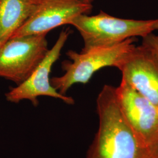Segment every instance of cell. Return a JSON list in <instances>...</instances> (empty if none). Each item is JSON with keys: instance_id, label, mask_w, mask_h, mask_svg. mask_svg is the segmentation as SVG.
<instances>
[{"instance_id": "obj_6", "label": "cell", "mask_w": 158, "mask_h": 158, "mask_svg": "<svg viewBox=\"0 0 158 158\" xmlns=\"http://www.w3.org/2000/svg\"><path fill=\"white\" fill-rule=\"evenodd\" d=\"M116 93L128 124L149 151L158 139V108L123 80L116 87Z\"/></svg>"}, {"instance_id": "obj_9", "label": "cell", "mask_w": 158, "mask_h": 158, "mask_svg": "<svg viewBox=\"0 0 158 158\" xmlns=\"http://www.w3.org/2000/svg\"><path fill=\"white\" fill-rule=\"evenodd\" d=\"M42 0H0V41L3 45L27 21Z\"/></svg>"}, {"instance_id": "obj_12", "label": "cell", "mask_w": 158, "mask_h": 158, "mask_svg": "<svg viewBox=\"0 0 158 158\" xmlns=\"http://www.w3.org/2000/svg\"><path fill=\"white\" fill-rule=\"evenodd\" d=\"M154 29H155V31L158 30V19H156L155 23V25H154Z\"/></svg>"}, {"instance_id": "obj_7", "label": "cell", "mask_w": 158, "mask_h": 158, "mask_svg": "<svg viewBox=\"0 0 158 158\" xmlns=\"http://www.w3.org/2000/svg\"><path fill=\"white\" fill-rule=\"evenodd\" d=\"M92 8V3L85 0H42L11 38L48 34L58 27L70 25L75 17L90 14Z\"/></svg>"}, {"instance_id": "obj_5", "label": "cell", "mask_w": 158, "mask_h": 158, "mask_svg": "<svg viewBox=\"0 0 158 158\" xmlns=\"http://www.w3.org/2000/svg\"><path fill=\"white\" fill-rule=\"evenodd\" d=\"M71 32L69 28L63 30L55 45L49 50L45 57L28 79L6 93V100L8 102L18 103L28 100L34 106L37 107L39 104L38 98L47 96L60 99L69 105H73V98L60 94L51 85L50 81L52 66L59 59L62 49Z\"/></svg>"}, {"instance_id": "obj_3", "label": "cell", "mask_w": 158, "mask_h": 158, "mask_svg": "<svg viewBox=\"0 0 158 158\" xmlns=\"http://www.w3.org/2000/svg\"><path fill=\"white\" fill-rule=\"evenodd\" d=\"M156 19L135 20L111 16L101 11L96 15L81 14L75 17L70 25L81 35L84 48L81 52L119 44L126 40L143 38L155 31Z\"/></svg>"}, {"instance_id": "obj_13", "label": "cell", "mask_w": 158, "mask_h": 158, "mask_svg": "<svg viewBox=\"0 0 158 158\" xmlns=\"http://www.w3.org/2000/svg\"><path fill=\"white\" fill-rule=\"evenodd\" d=\"M85 1H88V2H91V3H92V1H93V0H85Z\"/></svg>"}, {"instance_id": "obj_8", "label": "cell", "mask_w": 158, "mask_h": 158, "mask_svg": "<svg viewBox=\"0 0 158 158\" xmlns=\"http://www.w3.org/2000/svg\"><path fill=\"white\" fill-rule=\"evenodd\" d=\"M118 69L122 80L158 108V62L149 51L135 46Z\"/></svg>"}, {"instance_id": "obj_10", "label": "cell", "mask_w": 158, "mask_h": 158, "mask_svg": "<svg viewBox=\"0 0 158 158\" xmlns=\"http://www.w3.org/2000/svg\"><path fill=\"white\" fill-rule=\"evenodd\" d=\"M141 45L152 53L158 62V35L148 34L142 38Z\"/></svg>"}, {"instance_id": "obj_11", "label": "cell", "mask_w": 158, "mask_h": 158, "mask_svg": "<svg viewBox=\"0 0 158 158\" xmlns=\"http://www.w3.org/2000/svg\"><path fill=\"white\" fill-rule=\"evenodd\" d=\"M151 158H158V139L149 151Z\"/></svg>"}, {"instance_id": "obj_2", "label": "cell", "mask_w": 158, "mask_h": 158, "mask_svg": "<svg viewBox=\"0 0 158 158\" xmlns=\"http://www.w3.org/2000/svg\"><path fill=\"white\" fill-rule=\"evenodd\" d=\"M135 46L134 39L132 38L115 45L94 48L80 53L70 50L66 55L70 60L62 63L65 73L51 78V85L60 94L66 96L73 85L87 83L93 74L102 68L110 66L119 69Z\"/></svg>"}, {"instance_id": "obj_1", "label": "cell", "mask_w": 158, "mask_h": 158, "mask_svg": "<svg viewBox=\"0 0 158 158\" xmlns=\"http://www.w3.org/2000/svg\"><path fill=\"white\" fill-rule=\"evenodd\" d=\"M99 126L85 158H151L128 124L116 87L105 85L96 100Z\"/></svg>"}, {"instance_id": "obj_4", "label": "cell", "mask_w": 158, "mask_h": 158, "mask_svg": "<svg viewBox=\"0 0 158 158\" xmlns=\"http://www.w3.org/2000/svg\"><path fill=\"white\" fill-rule=\"evenodd\" d=\"M11 38L0 48V77L17 85L28 79L48 51L46 35Z\"/></svg>"}, {"instance_id": "obj_14", "label": "cell", "mask_w": 158, "mask_h": 158, "mask_svg": "<svg viewBox=\"0 0 158 158\" xmlns=\"http://www.w3.org/2000/svg\"><path fill=\"white\" fill-rule=\"evenodd\" d=\"M2 45V43H1V42L0 41V48L1 47V46Z\"/></svg>"}]
</instances>
